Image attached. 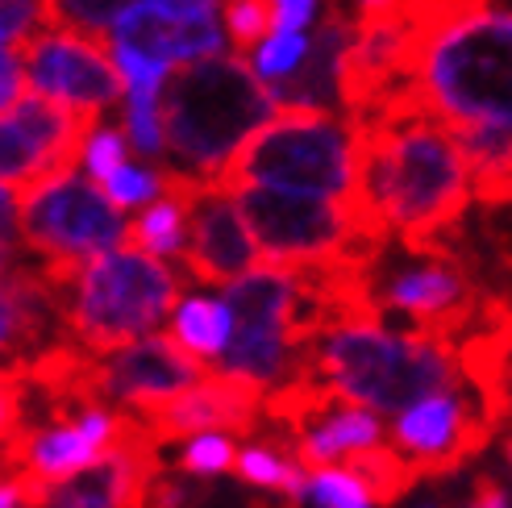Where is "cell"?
Masks as SVG:
<instances>
[{
  "mask_svg": "<svg viewBox=\"0 0 512 508\" xmlns=\"http://www.w3.org/2000/svg\"><path fill=\"white\" fill-rule=\"evenodd\" d=\"M304 500L313 508H379V492L358 467H317L309 471Z\"/></svg>",
  "mask_w": 512,
  "mask_h": 508,
  "instance_id": "obj_24",
  "label": "cell"
},
{
  "mask_svg": "<svg viewBox=\"0 0 512 508\" xmlns=\"http://www.w3.org/2000/svg\"><path fill=\"white\" fill-rule=\"evenodd\" d=\"M25 425V392H21V375H0V459L9 454Z\"/></svg>",
  "mask_w": 512,
  "mask_h": 508,
  "instance_id": "obj_33",
  "label": "cell"
},
{
  "mask_svg": "<svg viewBox=\"0 0 512 508\" xmlns=\"http://www.w3.org/2000/svg\"><path fill=\"white\" fill-rule=\"evenodd\" d=\"M271 30L279 34H313L317 25L338 9V0H267Z\"/></svg>",
  "mask_w": 512,
  "mask_h": 508,
  "instance_id": "obj_31",
  "label": "cell"
},
{
  "mask_svg": "<svg viewBox=\"0 0 512 508\" xmlns=\"http://www.w3.org/2000/svg\"><path fill=\"white\" fill-rule=\"evenodd\" d=\"M250 221V234L263 250V263L296 271H334L346 267L375 234L354 205L313 196H288L271 188H234Z\"/></svg>",
  "mask_w": 512,
  "mask_h": 508,
  "instance_id": "obj_8",
  "label": "cell"
},
{
  "mask_svg": "<svg viewBox=\"0 0 512 508\" xmlns=\"http://www.w3.org/2000/svg\"><path fill=\"white\" fill-rule=\"evenodd\" d=\"M471 304V284L463 267L446 254L408 246L400 259L383 263L375 284L367 288V309L379 317H396L408 329L442 334L458 313Z\"/></svg>",
  "mask_w": 512,
  "mask_h": 508,
  "instance_id": "obj_12",
  "label": "cell"
},
{
  "mask_svg": "<svg viewBox=\"0 0 512 508\" xmlns=\"http://www.w3.org/2000/svg\"><path fill=\"white\" fill-rule=\"evenodd\" d=\"M21 242L50 279H63L96 254L130 242V217L80 167H71L21 192Z\"/></svg>",
  "mask_w": 512,
  "mask_h": 508,
  "instance_id": "obj_7",
  "label": "cell"
},
{
  "mask_svg": "<svg viewBox=\"0 0 512 508\" xmlns=\"http://www.w3.org/2000/svg\"><path fill=\"white\" fill-rule=\"evenodd\" d=\"M354 25H375V21H396V17H417L413 0H342L338 5Z\"/></svg>",
  "mask_w": 512,
  "mask_h": 508,
  "instance_id": "obj_34",
  "label": "cell"
},
{
  "mask_svg": "<svg viewBox=\"0 0 512 508\" xmlns=\"http://www.w3.org/2000/svg\"><path fill=\"white\" fill-rule=\"evenodd\" d=\"M304 384L392 421L408 404L463 384V363L442 334L396 325L358 304L317 329Z\"/></svg>",
  "mask_w": 512,
  "mask_h": 508,
  "instance_id": "obj_2",
  "label": "cell"
},
{
  "mask_svg": "<svg viewBox=\"0 0 512 508\" xmlns=\"http://www.w3.org/2000/svg\"><path fill=\"white\" fill-rule=\"evenodd\" d=\"M167 338L184 354H192L196 363L217 367L229 350V338H234V313H229L225 296L221 292L217 296L213 292H188L175 304Z\"/></svg>",
  "mask_w": 512,
  "mask_h": 508,
  "instance_id": "obj_18",
  "label": "cell"
},
{
  "mask_svg": "<svg viewBox=\"0 0 512 508\" xmlns=\"http://www.w3.org/2000/svg\"><path fill=\"white\" fill-rule=\"evenodd\" d=\"M88 130L92 121L25 92L9 113H0V184L30 192L80 167Z\"/></svg>",
  "mask_w": 512,
  "mask_h": 508,
  "instance_id": "obj_11",
  "label": "cell"
},
{
  "mask_svg": "<svg viewBox=\"0 0 512 508\" xmlns=\"http://www.w3.org/2000/svg\"><path fill=\"white\" fill-rule=\"evenodd\" d=\"M479 429V396L463 379L396 413L388 421V446L413 475H442L475 450Z\"/></svg>",
  "mask_w": 512,
  "mask_h": 508,
  "instance_id": "obj_13",
  "label": "cell"
},
{
  "mask_svg": "<svg viewBox=\"0 0 512 508\" xmlns=\"http://www.w3.org/2000/svg\"><path fill=\"white\" fill-rule=\"evenodd\" d=\"M21 75H25V92H34L84 121H100V113L125 100V80L113 63L109 42L59 21L46 25L21 50Z\"/></svg>",
  "mask_w": 512,
  "mask_h": 508,
  "instance_id": "obj_9",
  "label": "cell"
},
{
  "mask_svg": "<svg viewBox=\"0 0 512 508\" xmlns=\"http://www.w3.org/2000/svg\"><path fill=\"white\" fill-rule=\"evenodd\" d=\"M363 130L354 209L375 238L417 246L467 213L479 188L450 125L392 96L363 113Z\"/></svg>",
  "mask_w": 512,
  "mask_h": 508,
  "instance_id": "obj_1",
  "label": "cell"
},
{
  "mask_svg": "<svg viewBox=\"0 0 512 508\" xmlns=\"http://www.w3.org/2000/svg\"><path fill=\"white\" fill-rule=\"evenodd\" d=\"M46 25H55L50 0H0V50H17L21 55Z\"/></svg>",
  "mask_w": 512,
  "mask_h": 508,
  "instance_id": "obj_27",
  "label": "cell"
},
{
  "mask_svg": "<svg viewBox=\"0 0 512 508\" xmlns=\"http://www.w3.org/2000/svg\"><path fill=\"white\" fill-rule=\"evenodd\" d=\"M192 192H196V184L184 180V175H175L171 188L155 205L142 209L130 221V242L163 263H184L188 238H192Z\"/></svg>",
  "mask_w": 512,
  "mask_h": 508,
  "instance_id": "obj_19",
  "label": "cell"
},
{
  "mask_svg": "<svg viewBox=\"0 0 512 508\" xmlns=\"http://www.w3.org/2000/svg\"><path fill=\"white\" fill-rule=\"evenodd\" d=\"M130 5L134 0H50L59 25H71V30H84L96 38H105L113 30V21Z\"/></svg>",
  "mask_w": 512,
  "mask_h": 508,
  "instance_id": "obj_30",
  "label": "cell"
},
{
  "mask_svg": "<svg viewBox=\"0 0 512 508\" xmlns=\"http://www.w3.org/2000/svg\"><path fill=\"white\" fill-rule=\"evenodd\" d=\"M238 442L234 434H196L184 442L179 450V471L184 475H196V479H213V475H225L238 467Z\"/></svg>",
  "mask_w": 512,
  "mask_h": 508,
  "instance_id": "obj_28",
  "label": "cell"
},
{
  "mask_svg": "<svg viewBox=\"0 0 512 508\" xmlns=\"http://www.w3.org/2000/svg\"><path fill=\"white\" fill-rule=\"evenodd\" d=\"M0 508H34V496L17 471H0Z\"/></svg>",
  "mask_w": 512,
  "mask_h": 508,
  "instance_id": "obj_38",
  "label": "cell"
},
{
  "mask_svg": "<svg viewBox=\"0 0 512 508\" xmlns=\"http://www.w3.org/2000/svg\"><path fill=\"white\" fill-rule=\"evenodd\" d=\"M413 508H438V500H417Z\"/></svg>",
  "mask_w": 512,
  "mask_h": 508,
  "instance_id": "obj_40",
  "label": "cell"
},
{
  "mask_svg": "<svg viewBox=\"0 0 512 508\" xmlns=\"http://www.w3.org/2000/svg\"><path fill=\"white\" fill-rule=\"evenodd\" d=\"M363 142V117L354 113H275L246 142L221 184L354 205Z\"/></svg>",
  "mask_w": 512,
  "mask_h": 508,
  "instance_id": "obj_6",
  "label": "cell"
},
{
  "mask_svg": "<svg viewBox=\"0 0 512 508\" xmlns=\"http://www.w3.org/2000/svg\"><path fill=\"white\" fill-rule=\"evenodd\" d=\"M263 263V250L250 234V221L238 205L234 188L196 184L192 192V238L184 254V275L196 284L229 288Z\"/></svg>",
  "mask_w": 512,
  "mask_h": 508,
  "instance_id": "obj_15",
  "label": "cell"
},
{
  "mask_svg": "<svg viewBox=\"0 0 512 508\" xmlns=\"http://www.w3.org/2000/svg\"><path fill=\"white\" fill-rule=\"evenodd\" d=\"M163 5L171 17H184V21H221L225 0H155Z\"/></svg>",
  "mask_w": 512,
  "mask_h": 508,
  "instance_id": "obj_36",
  "label": "cell"
},
{
  "mask_svg": "<svg viewBox=\"0 0 512 508\" xmlns=\"http://www.w3.org/2000/svg\"><path fill=\"white\" fill-rule=\"evenodd\" d=\"M105 42L113 50H134L142 59H155L171 71L234 55L225 21H184V17H171L155 0H134V5L113 21Z\"/></svg>",
  "mask_w": 512,
  "mask_h": 508,
  "instance_id": "obj_16",
  "label": "cell"
},
{
  "mask_svg": "<svg viewBox=\"0 0 512 508\" xmlns=\"http://www.w3.org/2000/svg\"><path fill=\"white\" fill-rule=\"evenodd\" d=\"M21 96H25L21 55H17V50H0V113H9Z\"/></svg>",
  "mask_w": 512,
  "mask_h": 508,
  "instance_id": "obj_35",
  "label": "cell"
},
{
  "mask_svg": "<svg viewBox=\"0 0 512 508\" xmlns=\"http://www.w3.org/2000/svg\"><path fill=\"white\" fill-rule=\"evenodd\" d=\"M213 367L196 363L192 354L179 350L167 334L130 342L109 354H92L88 359V392L100 404L130 413L138 421L163 413L171 400L192 392Z\"/></svg>",
  "mask_w": 512,
  "mask_h": 508,
  "instance_id": "obj_10",
  "label": "cell"
},
{
  "mask_svg": "<svg viewBox=\"0 0 512 508\" xmlns=\"http://www.w3.org/2000/svg\"><path fill=\"white\" fill-rule=\"evenodd\" d=\"M400 96L454 134L496 130L512 138V0L421 21Z\"/></svg>",
  "mask_w": 512,
  "mask_h": 508,
  "instance_id": "obj_3",
  "label": "cell"
},
{
  "mask_svg": "<svg viewBox=\"0 0 512 508\" xmlns=\"http://www.w3.org/2000/svg\"><path fill=\"white\" fill-rule=\"evenodd\" d=\"M463 146V159L471 167V180L479 192L504 196L512 192V138L496 130H463L454 134Z\"/></svg>",
  "mask_w": 512,
  "mask_h": 508,
  "instance_id": "obj_21",
  "label": "cell"
},
{
  "mask_svg": "<svg viewBox=\"0 0 512 508\" xmlns=\"http://www.w3.org/2000/svg\"><path fill=\"white\" fill-rule=\"evenodd\" d=\"M67 346L63 300L42 267L0 271V375H25Z\"/></svg>",
  "mask_w": 512,
  "mask_h": 508,
  "instance_id": "obj_14",
  "label": "cell"
},
{
  "mask_svg": "<svg viewBox=\"0 0 512 508\" xmlns=\"http://www.w3.org/2000/svg\"><path fill=\"white\" fill-rule=\"evenodd\" d=\"M309 55H313V34H279V30H271L242 59L250 63L254 75H259V84L267 92H275V88H284V84L296 80L300 67L309 63Z\"/></svg>",
  "mask_w": 512,
  "mask_h": 508,
  "instance_id": "obj_22",
  "label": "cell"
},
{
  "mask_svg": "<svg viewBox=\"0 0 512 508\" xmlns=\"http://www.w3.org/2000/svg\"><path fill=\"white\" fill-rule=\"evenodd\" d=\"M171 180H175V171H171V167L130 159L121 171H113L109 180L100 184V192H105L121 213H134V209L142 213V209H150V205H155V200L171 188Z\"/></svg>",
  "mask_w": 512,
  "mask_h": 508,
  "instance_id": "obj_25",
  "label": "cell"
},
{
  "mask_svg": "<svg viewBox=\"0 0 512 508\" xmlns=\"http://www.w3.org/2000/svg\"><path fill=\"white\" fill-rule=\"evenodd\" d=\"M238 479L259 492H279L288 500H304V488H309V467H304L296 454L279 450L275 442H246L238 450Z\"/></svg>",
  "mask_w": 512,
  "mask_h": 508,
  "instance_id": "obj_20",
  "label": "cell"
},
{
  "mask_svg": "<svg viewBox=\"0 0 512 508\" xmlns=\"http://www.w3.org/2000/svg\"><path fill=\"white\" fill-rule=\"evenodd\" d=\"M221 21H225V34H229L234 55H250V50L271 34V9H267V0H225Z\"/></svg>",
  "mask_w": 512,
  "mask_h": 508,
  "instance_id": "obj_29",
  "label": "cell"
},
{
  "mask_svg": "<svg viewBox=\"0 0 512 508\" xmlns=\"http://www.w3.org/2000/svg\"><path fill=\"white\" fill-rule=\"evenodd\" d=\"M130 163V138H125L121 125L109 121H92V130L84 138V155H80V171L92 184H105L113 171H121Z\"/></svg>",
  "mask_w": 512,
  "mask_h": 508,
  "instance_id": "obj_26",
  "label": "cell"
},
{
  "mask_svg": "<svg viewBox=\"0 0 512 508\" xmlns=\"http://www.w3.org/2000/svg\"><path fill=\"white\" fill-rule=\"evenodd\" d=\"M508 467H512V438H508Z\"/></svg>",
  "mask_w": 512,
  "mask_h": 508,
  "instance_id": "obj_41",
  "label": "cell"
},
{
  "mask_svg": "<svg viewBox=\"0 0 512 508\" xmlns=\"http://www.w3.org/2000/svg\"><path fill=\"white\" fill-rule=\"evenodd\" d=\"M121 130L130 150L142 163L167 159V125H163V92H125L121 100Z\"/></svg>",
  "mask_w": 512,
  "mask_h": 508,
  "instance_id": "obj_23",
  "label": "cell"
},
{
  "mask_svg": "<svg viewBox=\"0 0 512 508\" xmlns=\"http://www.w3.org/2000/svg\"><path fill=\"white\" fill-rule=\"evenodd\" d=\"M471 5H483V0H413V13H417V21H433V17H446V13L471 9Z\"/></svg>",
  "mask_w": 512,
  "mask_h": 508,
  "instance_id": "obj_39",
  "label": "cell"
},
{
  "mask_svg": "<svg viewBox=\"0 0 512 508\" xmlns=\"http://www.w3.org/2000/svg\"><path fill=\"white\" fill-rule=\"evenodd\" d=\"M263 409H267V396H259L229 375L209 371L192 392L171 400L163 413L146 417L142 425L163 446V442H188L196 434H250Z\"/></svg>",
  "mask_w": 512,
  "mask_h": 508,
  "instance_id": "obj_17",
  "label": "cell"
},
{
  "mask_svg": "<svg viewBox=\"0 0 512 508\" xmlns=\"http://www.w3.org/2000/svg\"><path fill=\"white\" fill-rule=\"evenodd\" d=\"M458 508H512V496L504 484H496V479H479L475 492L458 504Z\"/></svg>",
  "mask_w": 512,
  "mask_h": 508,
  "instance_id": "obj_37",
  "label": "cell"
},
{
  "mask_svg": "<svg viewBox=\"0 0 512 508\" xmlns=\"http://www.w3.org/2000/svg\"><path fill=\"white\" fill-rule=\"evenodd\" d=\"M21 254H25V242H21V192L0 184V271L9 267H21Z\"/></svg>",
  "mask_w": 512,
  "mask_h": 508,
  "instance_id": "obj_32",
  "label": "cell"
},
{
  "mask_svg": "<svg viewBox=\"0 0 512 508\" xmlns=\"http://www.w3.org/2000/svg\"><path fill=\"white\" fill-rule=\"evenodd\" d=\"M275 113L271 92L242 55L179 67L163 88L171 171L192 184H221L246 142Z\"/></svg>",
  "mask_w": 512,
  "mask_h": 508,
  "instance_id": "obj_4",
  "label": "cell"
},
{
  "mask_svg": "<svg viewBox=\"0 0 512 508\" xmlns=\"http://www.w3.org/2000/svg\"><path fill=\"white\" fill-rule=\"evenodd\" d=\"M63 300L67 342L84 354H109L130 342L155 338L184 300L179 271L155 254L125 242L109 254H96L63 279H50Z\"/></svg>",
  "mask_w": 512,
  "mask_h": 508,
  "instance_id": "obj_5",
  "label": "cell"
}]
</instances>
